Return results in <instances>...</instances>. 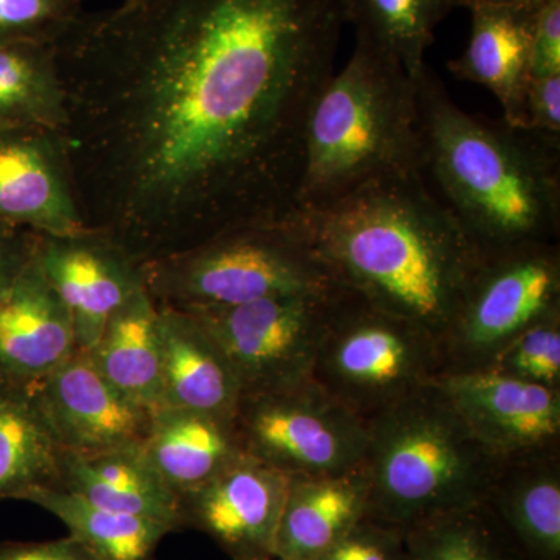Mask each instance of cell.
Returning <instances> with one entry per match:
<instances>
[{
  "instance_id": "6da1fadb",
  "label": "cell",
  "mask_w": 560,
  "mask_h": 560,
  "mask_svg": "<svg viewBox=\"0 0 560 560\" xmlns=\"http://www.w3.org/2000/svg\"><path fill=\"white\" fill-rule=\"evenodd\" d=\"M341 0H125L57 43L86 230L149 264L293 208Z\"/></svg>"
},
{
  "instance_id": "7a4b0ae2",
  "label": "cell",
  "mask_w": 560,
  "mask_h": 560,
  "mask_svg": "<svg viewBox=\"0 0 560 560\" xmlns=\"http://www.w3.org/2000/svg\"><path fill=\"white\" fill-rule=\"evenodd\" d=\"M283 223L342 289L430 331L440 345L485 259L420 171L372 179Z\"/></svg>"
},
{
  "instance_id": "3957f363",
  "label": "cell",
  "mask_w": 560,
  "mask_h": 560,
  "mask_svg": "<svg viewBox=\"0 0 560 560\" xmlns=\"http://www.w3.org/2000/svg\"><path fill=\"white\" fill-rule=\"evenodd\" d=\"M416 102L420 173L485 256L559 243L560 139L467 113L429 65Z\"/></svg>"
},
{
  "instance_id": "277c9868",
  "label": "cell",
  "mask_w": 560,
  "mask_h": 560,
  "mask_svg": "<svg viewBox=\"0 0 560 560\" xmlns=\"http://www.w3.org/2000/svg\"><path fill=\"white\" fill-rule=\"evenodd\" d=\"M408 171H420L416 79L388 51L357 36L348 65L334 72L308 114L290 213Z\"/></svg>"
},
{
  "instance_id": "5b68a950",
  "label": "cell",
  "mask_w": 560,
  "mask_h": 560,
  "mask_svg": "<svg viewBox=\"0 0 560 560\" xmlns=\"http://www.w3.org/2000/svg\"><path fill=\"white\" fill-rule=\"evenodd\" d=\"M501 460L436 382L368 422L371 517L408 529L485 503Z\"/></svg>"
},
{
  "instance_id": "8992f818",
  "label": "cell",
  "mask_w": 560,
  "mask_h": 560,
  "mask_svg": "<svg viewBox=\"0 0 560 560\" xmlns=\"http://www.w3.org/2000/svg\"><path fill=\"white\" fill-rule=\"evenodd\" d=\"M158 305L232 307L285 294L331 293L337 279L289 224H254L142 265Z\"/></svg>"
},
{
  "instance_id": "52a82bcc",
  "label": "cell",
  "mask_w": 560,
  "mask_h": 560,
  "mask_svg": "<svg viewBox=\"0 0 560 560\" xmlns=\"http://www.w3.org/2000/svg\"><path fill=\"white\" fill-rule=\"evenodd\" d=\"M442 374L441 345L430 331L345 289L335 302L312 381L370 422Z\"/></svg>"
},
{
  "instance_id": "ba28073f",
  "label": "cell",
  "mask_w": 560,
  "mask_h": 560,
  "mask_svg": "<svg viewBox=\"0 0 560 560\" xmlns=\"http://www.w3.org/2000/svg\"><path fill=\"white\" fill-rule=\"evenodd\" d=\"M559 308V243L485 256L442 337V375L489 370L522 331Z\"/></svg>"
},
{
  "instance_id": "9c48e42d",
  "label": "cell",
  "mask_w": 560,
  "mask_h": 560,
  "mask_svg": "<svg viewBox=\"0 0 560 560\" xmlns=\"http://www.w3.org/2000/svg\"><path fill=\"white\" fill-rule=\"evenodd\" d=\"M345 291L285 294L189 312L219 342L242 396L279 393L312 381L335 302Z\"/></svg>"
},
{
  "instance_id": "30bf717a",
  "label": "cell",
  "mask_w": 560,
  "mask_h": 560,
  "mask_svg": "<svg viewBox=\"0 0 560 560\" xmlns=\"http://www.w3.org/2000/svg\"><path fill=\"white\" fill-rule=\"evenodd\" d=\"M243 451L287 477L342 474L363 466L368 422L311 381L242 396L234 415Z\"/></svg>"
},
{
  "instance_id": "8fae6325",
  "label": "cell",
  "mask_w": 560,
  "mask_h": 560,
  "mask_svg": "<svg viewBox=\"0 0 560 560\" xmlns=\"http://www.w3.org/2000/svg\"><path fill=\"white\" fill-rule=\"evenodd\" d=\"M33 260L68 308L77 349L90 352L113 313L145 287L142 265L102 232L36 234Z\"/></svg>"
},
{
  "instance_id": "7c38bea8",
  "label": "cell",
  "mask_w": 560,
  "mask_h": 560,
  "mask_svg": "<svg viewBox=\"0 0 560 560\" xmlns=\"http://www.w3.org/2000/svg\"><path fill=\"white\" fill-rule=\"evenodd\" d=\"M47 425L65 453L97 455L143 445L153 412L103 377L90 353L68 361L33 385Z\"/></svg>"
},
{
  "instance_id": "4fadbf2b",
  "label": "cell",
  "mask_w": 560,
  "mask_h": 560,
  "mask_svg": "<svg viewBox=\"0 0 560 560\" xmlns=\"http://www.w3.org/2000/svg\"><path fill=\"white\" fill-rule=\"evenodd\" d=\"M436 385L501 463L560 451V389L492 370L445 374Z\"/></svg>"
},
{
  "instance_id": "5bb4252c",
  "label": "cell",
  "mask_w": 560,
  "mask_h": 560,
  "mask_svg": "<svg viewBox=\"0 0 560 560\" xmlns=\"http://www.w3.org/2000/svg\"><path fill=\"white\" fill-rule=\"evenodd\" d=\"M290 477L245 455L179 497L183 528L201 530L231 560L275 555Z\"/></svg>"
},
{
  "instance_id": "9a60e30c",
  "label": "cell",
  "mask_w": 560,
  "mask_h": 560,
  "mask_svg": "<svg viewBox=\"0 0 560 560\" xmlns=\"http://www.w3.org/2000/svg\"><path fill=\"white\" fill-rule=\"evenodd\" d=\"M0 224L43 235L86 230L61 132L0 130Z\"/></svg>"
},
{
  "instance_id": "2e32d148",
  "label": "cell",
  "mask_w": 560,
  "mask_h": 560,
  "mask_svg": "<svg viewBox=\"0 0 560 560\" xmlns=\"http://www.w3.org/2000/svg\"><path fill=\"white\" fill-rule=\"evenodd\" d=\"M75 350L68 308L32 256L0 296V381L36 385Z\"/></svg>"
},
{
  "instance_id": "e0dca14e",
  "label": "cell",
  "mask_w": 560,
  "mask_h": 560,
  "mask_svg": "<svg viewBox=\"0 0 560 560\" xmlns=\"http://www.w3.org/2000/svg\"><path fill=\"white\" fill-rule=\"evenodd\" d=\"M537 9L485 5L469 10V43L460 57L448 62L456 79L492 92L503 108V120L517 128H526L530 40Z\"/></svg>"
},
{
  "instance_id": "ac0fdd59",
  "label": "cell",
  "mask_w": 560,
  "mask_h": 560,
  "mask_svg": "<svg viewBox=\"0 0 560 560\" xmlns=\"http://www.w3.org/2000/svg\"><path fill=\"white\" fill-rule=\"evenodd\" d=\"M370 501L364 466L342 474L290 477L275 556L319 560L370 514Z\"/></svg>"
},
{
  "instance_id": "d6986e66",
  "label": "cell",
  "mask_w": 560,
  "mask_h": 560,
  "mask_svg": "<svg viewBox=\"0 0 560 560\" xmlns=\"http://www.w3.org/2000/svg\"><path fill=\"white\" fill-rule=\"evenodd\" d=\"M158 308L164 407L234 418L242 389L219 342L189 312Z\"/></svg>"
},
{
  "instance_id": "ffe728a7",
  "label": "cell",
  "mask_w": 560,
  "mask_h": 560,
  "mask_svg": "<svg viewBox=\"0 0 560 560\" xmlns=\"http://www.w3.org/2000/svg\"><path fill=\"white\" fill-rule=\"evenodd\" d=\"M485 503L523 560H560V451L501 463Z\"/></svg>"
},
{
  "instance_id": "44dd1931",
  "label": "cell",
  "mask_w": 560,
  "mask_h": 560,
  "mask_svg": "<svg viewBox=\"0 0 560 560\" xmlns=\"http://www.w3.org/2000/svg\"><path fill=\"white\" fill-rule=\"evenodd\" d=\"M142 451L178 499L246 455L234 418L171 407L153 412Z\"/></svg>"
},
{
  "instance_id": "7402d4cb",
  "label": "cell",
  "mask_w": 560,
  "mask_h": 560,
  "mask_svg": "<svg viewBox=\"0 0 560 560\" xmlns=\"http://www.w3.org/2000/svg\"><path fill=\"white\" fill-rule=\"evenodd\" d=\"M57 488L105 510L183 528L178 495L151 466L142 445L97 455L62 452Z\"/></svg>"
},
{
  "instance_id": "603a6c76",
  "label": "cell",
  "mask_w": 560,
  "mask_h": 560,
  "mask_svg": "<svg viewBox=\"0 0 560 560\" xmlns=\"http://www.w3.org/2000/svg\"><path fill=\"white\" fill-rule=\"evenodd\" d=\"M88 353L103 377L128 399L151 412L164 408L160 308L147 287L113 313Z\"/></svg>"
},
{
  "instance_id": "cb8c5ba5",
  "label": "cell",
  "mask_w": 560,
  "mask_h": 560,
  "mask_svg": "<svg viewBox=\"0 0 560 560\" xmlns=\"http://www.w3.org/2000/svg\"><path fill=\"white\" fill-rule=\"evenodd\" d=\"M62 451L44 419L33 386L0 381V500L57 488Z\"/></svg>"
},
{
  "instance_id": "d4e9b609",
  "label": "cell",
  "mask_w": 560,
  "mask_h": 560,
  "mask_svg": "<svg viewBox=\"0 0 560 560\" xmlns=\"http://www.w3.org/2000/svg\"><path fill=\"white\" fill-rule=\"evenodd\" d=\"M22 501L43 508L69 529L92 560H153L171 526L95 506L61 488H38Z\"/></svg>"
},
{
  "instance_id": "484cf974",
  "label": "cell",
  "mask_w": 560,
  "mask_h": 560,
  "mask_svg": "<svg viewBox=\"0 0 560 560\" xmlns=\"http://www.w3.org/2000/svg\"><path fill=\"white\" fill-rule=\"evenodd\" d=\"M65 121L57 44H0V130L61 132Z\"/></svg>"
},
{
  "instance_id": "4316f807",
  "label": "cell",
  "mask_w": 560,
  "mask_h": 560,
  "mask_svg": "<svg viewBox=\"0 0 560 560\" xmlns=\"http://www.w3.org/2000/svg\"><path fill=\"white\" fill-rule=\"evenodd\" d=\"M451 10V0H341L342 20L357 36L397 58L412 79L425 68V51Z\"/></svg>"
},
{
  "instance_id": "83f0119b",
  "label": "cell",
  "mask_w": 560,
  "mask_h": 560,
  "mask_svg": "<svg viewBox=\"0 0 560 560\" xmlns=\"http://www.w3.org/2000/svg\"><path fill=\"white\" fill-rule=\"evenodd\" d=\"M407 541L410 560H523L486 503L415 523Z\"/></svg>"
},
{
  "instance_id": "f1b7e54d",
  "label": "cell",
  "mask_w": 560,
  "mask_h": 560,
  "mask_svg": "<svg viewBox=\"0 0 560 560\" xmlns=\"http://www.w3.org/2000/svg\"><path fill=\"white\" fill-rule=\"evenodd\" d=\"M489 370L560 389V308L522 331Z\"/></svg>"
},
{
  "instance_id": "f546056e",
  "label": "cell",
  "mask_w": 560,
  "mask_h": 560,
  "mask_svg": "<svg viewBox=\"0 0 560 560\" xmlns=\"http://www.w3.org/2000/svg\"><path fill=\"white\" fill-rule=\"evenodd\" d=\"M83 0H0V44H57L80 20Z\"/></svg>"
},
{
  "instance_id": "4dcf8cb0",
  "label": "cell",
  "mask_w": 560,
  "mask_h": 560,
  "mask_svg": "<svg viewBox=\"0 0 560 560\" xmlns=\"http://www.w3.org/2000/svg\"><path fill=\"white\" fill-rule=\"evenodd\" d=\"M319 560H410L407 529L366 515Z\"/></svg>"
},
{
  "instance_id": "1f68e13d",
  "label": "cell",
  "mask_w": 560,
  "mask_h": 560,
  "mask_svg": "<svg viewBox=\"0 0 560 560\" xmlns=\"http://www.w3.org/2000/svg\"><path fill=\"white\" fill-rule=\"evenodd\" d=\"M547 75H560V0H545L534 21L529 79Z\"/></svg>"
},
{
  "instance_id": "d6a6232c",
  "label": "cell",
  "mask_w": 560,
  "mask_h": 560,
  "mask_svg": "<svg viewBox=\"0 0 560 560\" xmlns=\"http://www.w3.org/2000/svg\"><path fill=\"white\" fill-rule=\"evenodd\" d=\"M526 128L547 138L560 139V75L529 79Z\"/></svg>"
},
{
  "instance_id": "836d02e7",
  "label": "cell",
  "mask_w": 560,
  "mask_h": 560,
  "mask_svg": "<svg viewBox=\"0 0 560 560\" xmlns=\"http://www.w3.org/2000/svg\"><path fill=\"white\" fill-rule=\"evenodd\" d=\"M35 232L0 224V296L32 259Z\"/></svg>"
},
{
  "instance_id": "e575fe53",
  "label": "cell",
  "mask_w": 560,
  "mask_h": 560,
  "mask_svg": "<svg viewBox=\"0 0 560 560\" xmlns=\"http://www.w3.org/2000/svg\"><path fill=\"white\" fill-rule=\"evenodd\" d=\"M0 560H92L70 537L50 541H2Z\"/></svg>"
},
{
  "instance_id": "d590c367",
  "label": "cell",
  "mask_w": 560,
  "mask_h": 560,
  "mask_svg": "<svg viewBox=\"0 0 560 560\" xmlns=\"http://www.w3.org/2000/svg\"><path fill=\"white\" fill-rule=\"evenodd\" d=\"M545 0H451L452 9H467L471 10L475 7L485 5H514V7H530L537 9L544 3Z\"/></svg>"
},
{
  "instance_id": "8d00e7d4",
  "label": "cell",
  "mask_w": 560,
  "mask_h": 560,
  "mask_svg": "<svg viewBox=\"0 0 560 560\" xmlns=\"http://www.w3.org/2000/svg\"><path fill=\"white\" fill-rule=\"evenodd\" d=\"M242 560H285V559H280L278 558V556H260V558H249V559H242Z\"/></svg>"
}]
</instances>
